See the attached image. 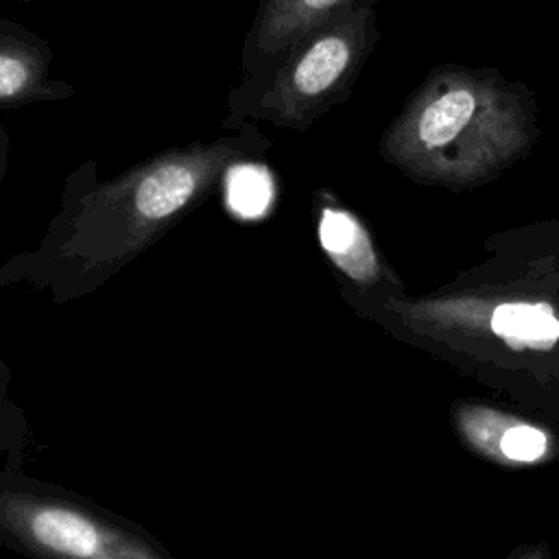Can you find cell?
<instances>
[{"instance_id": "cell-1", "label": "cell", "mask_w": 559, "mask_h": 559, "mask_svg": "<svg viewBox=\"0 0 559 559\" xmlns=\"http://www.w3.org/2000/svg\"><path fill=\"white\" fill-rule=\"evenodd\" d=\"M271 148V138L245 122L227 135L151 155L111 179H100L98 162L87 159L68 175L37 258L66 275L111 273L225 186L236 166L260 162Z\"/></svg>"}, {"instance_id": "cell-2", "label": "cell", "mask_w": 559, "mask_h": 559, "mask_svg": "<svg viewBox=\"0 0 559 559\" xmlns=\"http://www.w3.org/2000/svg\"><path fill=\"white\" fill-rule=\"evenodd\" d=\"M539 140L537 100L496 68L435 66L380 135V157L421 183H485Z\"/></svg>"}, {"instance_id": "cell-3", "label": "cell", "mask_w": 559, "mask_h": 559, "mask_svg": "<svg viewBox=\"0 0 559 559\" xmlns=\"http://www.w3.org/2000/svg\"><path fill=\"white\" fill-rule=\"evenodd\" d=\"M380 39L376 2H365L297 41L266 74L238 81L225 100L223 131L266 122L304 133L343 103Z\"/></svg>"}, {"instance_id": "cell-4", "label": "cell", "mask_w": 559, "mask_h": 559, "mask_svg": "<svg viewBox=\"0 0 559 559\" xmlns=\"http://www.w3.org/2000/svg\"><path fill=\"white\" fill-rule=\"evenodd\" d=\"M0 528L39 559H166L129 528L79 504L28 491L0 493Z\"/></svg>"}, {"instance_id": "cell-5", "label": "cell", "mask_w": 559, "mask_h": 559, "mask_svg": "<svg viewBox=\"0 0 559 559\" xmlns=\"http://www.w3.org/2000/svg\"><path fill=\"white\" fill-rule=\"evenodd\" d=\"M376 0H262L240 50V79L266 74L297 41L352 9Z\"/></svg>"}, {"instance_id": "cell-6", "label": "cell", "mask_w": 559, "mask_h": 559, "mask_svg": "<svg viewBox=\"0 0 559 559\" xmlns=\"http://www.w3.org/2000/svg\"><path fill=\"white\" fill-rule=\"evenodd\" d=\"M76 87L52 76V48L35 31L0 15V107L59 103Z\"/></svg>"}, {"instance_id": "cell-7", "label": "cell", "mask_w": 559, "mask_h": 559, "mask_svg": "<svg viewBox=\"0 0 559 559\" xmlns=\"http://www.w3.org/2000/svg\"><path fill=\"white\" fill-rule=\"evenodd\" d=\"M317 236L325 255L347 277L371 282L378 275V258L369 231L325 190L317 192Z\"/></svg>"}, {"instance_id": "cell-8", "label": "cell", "mask_w": 559, "mask_h": 559, "mask_svg": "<svg viewBox=\"0 0 559 559\" xmlns=\"http://www.w3.org/2000/svg\"><path fill=\"white\" fill-rule=\"evenodd\" d=\"M491 330L511 345L546 349L559 341V319L548 304H500L491 314Z\"/></svg>"}, {"instance_id": "cell-9", "label": "cell", "mask_w": 559, "mask_h": 559, "mask_svg": "<svg viewBox=\"0 0 559 559\" xmlns=\"http://www.w3.org/2000/svg\"><path fill=\"white\" fill-rule=\"evenodd\" d=\"M253 164V162H251ZM247 164L236 166L227 179V203L234 214L240 218H258L266 212L271 199H273V186L260 164H255L253 175H245Z\"/></svg>"}, {"instance_id": "cell-10", "label": "cell", "mask_w": 559, "mask_h": 559, "mask_svg": "<svg viewBox=\"0 0 559 559\" xmlns=\"http://www.w3.org/2000/svg\"><path fill=\"white\" fill-rule=\"evenodd\" d=\"M500 450L507 459L531 463L546 452V435L533 426H513L500 439Z\"/></svg>"}, {"instance_id": "cell-11", "label": "cell", "mask_w": 559, "mask_h": 559, "mask_svg": "<svg viewBox=\"0 0 559 559\" xmlns=\"http://www.w3.org/2000/svg\"><path fill=\"white\" fill-rule=\"evenodd\" d=\"M9 155H11V140H9L7 129L0 124V181H2V179H4V175H7V168H9Z\"/></svg>"}]
</instances>
